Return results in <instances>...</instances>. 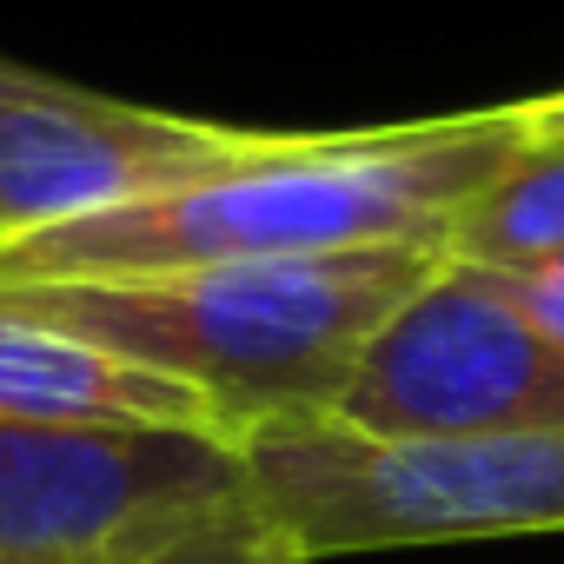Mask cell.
<instances>
[{
    "label": "cell",
    "mask_w": 564,
    "mask_h": 564,
    "mask_svg": "<svg viewBox=\"0 0 564 564\" xmlns=\"http://www.w3.org/2000/svg\"><path fill=\"white\" fill-rule=\"evenodd\" d=\"M491 272V265H485ZM498 279V293L544 333L564 346V252L557 259H538V265H511V272H491Z\"/></svg>",
    "instance_id": "obj_10"
},
{
    "label": "cell",
    "mask_w": 564,
    "mask_h": 564,
    "mask_svg": "<svg viewBox=\"0 0 564 564\" xmlns=\"http://www.w3.org/2000/svg\"><path fill=\"white\" fill-rule=\"evenodd\" d=\"M0 419H61V425H180L232 432L213 399L180 379L140 372L100 346L34 326L0 306ZM239 438V432H232Z\"/></svg>",
    "instance_id": "obj_7"
},
{
    "label": "cell",
    "mask_w": 564,
    "mask_h": 564,
    "mask_svg": "<svg viewBox=\"0 0 564 564\" xmlns=\"http://www.w3.org/2000/svg\"><path fill=\"white\" fill-rule=\"evenodd\" d=\"M120 564H300V557L286 551V538L265 524V511L252 505V485H246L239 505L206 511V518H193L186 531H173V538H160V544L120 557Z\"/></svg>",
    "instance_id": "obj_9"
},
{
    "label": "cell",
    "mask_w": 564,
    "mask_h": 564,
    "mask_svg": "<svg viewBox=\"0 0 564 564\" xmlns=\"http://www.w3.org/2000/svg\"><path fill=\"white\" fill-rule=\"evenodd\" d=\"M239 498L232 432L0 419V564H120Z\"/></svg>",
    "instance_id": "obj_4"
},
{
    "label": "cell",
    "mask_w": 564,
    "mask_h": 564,
    "mask_svg": "<svg viewBox=\"0 0 564 564\" xmlns=\"http://www.w3.org/2000/svg\"><path fill=\"white\" fill-rule=\"evenodd\" d=\"M531 140V107H478L352 133H272L252 160L180 193L0 239V286L133 279L239 259L438 246L491 173Z\"/></svg>",
    "instance_id": "obj_1"
},
{
    "label": "cell",
    "mask_w": 564,
    "mask_h": 564,
    "mask_svg": "<svg viewBox=\"0 0 564 564\" xmlns=\"http://www.w3.org/2000/svg\"><path fill=\"white\" fill-rule=\"evenodd\" d=\"M366 438H478L564 425V346L544 339L485 265L445 259L399 300L326 412Z\"/></svg>",
    "instance_id": "obj_5"
},
{
    "label": "cell",
    "mask_w": 564,
    "mask_h": 564,
    "mask_svg": "<svg viewBox=\"0 0 564 564\" xmlns=\"http://www.w3.org/2000/svg\"><path fill=\"white\" fill-rule=\"evenodd\" d=\"M246 485L300 564L564 531V425L366 438L333 419L239 432Z\"/></svg>",
    "instance_id": "obj_3"
},
{
    "label": "cell",
    "mask_w": 564,
    "mask_h": 564,
    "mask_svg": "<svg viewBox=\"0 0 564 564\" xmlns=\"http://www.w3.org/2000/svg\"><path fill=\"white\" fill-rule=\"evenodd\" d=\"M265 140L259 127L107 100L0 61V239L180 193Z\"/></svg>",
    "instance_id": "obj_6"
},
{
    "label": "cell",
    "mask_w": 564,
    "mask_h": 564,
    "mask_svg": "<svg viewBox=\"0 0 564 564\" xmlns=\"http://www.w3.org/2000/svg\"><path fill=\"white\" fill-rule=\"evenodd\" d=\"M531 127H538V133H564V87L531 100Z\"/></svg>",
    "instance_id": "obj_11"
},
{
    "label": "cell",
    "mask_w": 564,
    "mask_h": 564,
    "mask_svg": "<svg viewBox=\"0 0 564 564\" xmlns=\"http://www.w3.org/2000/svg\"><path fill=\"white\" fill-rule=\"evenodd\" d=\"M438 265V246H372L319 259H239L133 279L0 286V306L180 379L232 432L326 419L372 333Z\"/></svg>",
    "instance_id": "obj_2"
},
{
    "label": "cell",
    "mask_w": 564,
    "mask_h": 564,
    "mask_svg": "<svg viewBox=\"0 0 564 564\" xmlns=\"http://www.w3.org/2000/svg\"><path fill=\"white\" fill-rule=\"evenodd\" d=\"M531 107V100H524ZM564 252V133H538L491 173V186L452 219L445 259L465 265H538Z\"/></svg>",
    "instance_id": "obj_8"
}]
</instances>
